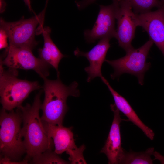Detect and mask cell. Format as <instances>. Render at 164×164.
<instances>
[{
    "instance_id": "cell-2",
    "label": "cell",
    "mask_w": 164,
    "mask_h": 164,
    "mask_svg": "<svg viewBox=\"0 0 164 164\" xmlns=\"http://www.w3.org/2000/svg\"><path fill=\"white\" fill-rule=\"evenodd\" d=\"M43 79L45 97L41 107L42 111L41 120L49 124L62 125L68 109L67 104L68 97H78L80 95L78 84L74 81L69 86L66 85L59 77L54 80L47 78Z\"/></svg>"
},
{
    "instance_id": "cell-20",
    "label": "cell",
    "mask_w": 164,
    "mask_h": 164,
    "mask_svg": "<svg viewBox=\"0 0 164 164\" xmlns=\"http://www.w3.org/2000/svg\"><path fill=\"white\" fill-rule=\"evenodd\" d=\"M7 36L5 32L3 30L0 29V48H7L8 46L7 42Z\"/></svg>"
},
{
    "instance_id": "cell-22",
    "label": "cell",
    "mask_w": 164,
    "mask_h": 164,
    "mask_svg": "<svg viewBox=\"0 0 164 164\" xmlns=\"http://www.w3.org/2000/svg\"><path fill=\"white\" fill-rule=\"evenodd\" d=\"M153 155L154 157L153 160H158L160 161L161 164H164V156L156 151H154Z\"/></svg>"
},
{
    "instance_id": "cell-19",
    "label": "cell",
    "mask_w": 164,
    "mask_h": 164,
    "mask_svg": "<svg viewBox=\"0 0 164 164\" xmlns=\"http://www.w3.org/2000/svg\"><path fill=\"white\" fill-rule=\"evenodd\" d=\"M28 159H24L22 161H15L6 156L0 155V164H26L28 163Z\"/></svg>"
},
{
    "instance_id": "cell-3",
    "label": "cell",
    "mask_w": 164,
    "mask_h": 164,
    "mask_svg": "<svg viewBox=\"0 0 164 164\" xmlns=\"http://www.w3.org/2000/svg\"><path fill=\"white\" fill-rule=\"evenodd\" d=\"M22 118L18 108L15 111L2 108L0 114V151L1 155L19 161L26 149L21 132Z\"/></svg>"
},
{
    "instance_id": "cell-6",
    "label": "cell",
    "mask_w": 164,
    "mask_h": 164,
    "mask_svg": "<svg viewBox=\"0 0 164 164\" xmlns=\"http://www.w3.org/2000/svg\"><path fill=\"white\" fill-rule=\"evenodd\" d=\"M46 9L34 17L15 22H8L0 19V29L5 32L9 46L33 49L37 44L35 39L36 29L39 24L41 27L40 23L43 25Z\"/></svg>"
},
{
    "instance_id": "cell-15",
    "label": "cell",
    "mask_w": 164,
    "mask_h": 164,
    "mask_svg": "<svg viewBox=\"0 0 164 164\" xmlns=\"http://www.w3.org/2000/svg\"><path fill=\"white\" fill-rule=\"evenodd\" d=\"M50 29L43 27L40 33L44 39V45L42 48L38 50L39 58L56 70L57 77H59L58 65L61 60L67 56L63 54L52 40L50 36Z\"/></svg>"
},
{
    "instance_id": "cell-21",
    "label": "cell",
    "mask_w": 164,
    "mask_h": 164,
    "mask_svg": "<svg viewBox=\"0 0 164 164\" xmlns=\"http://www.w3.org/2000/svg\"><path fill=\"white\" fill-rule=\"evenodd\" d=\"M97 0H82L81 1H76L75 3L78 9L81 10L90 5L94 3Z\"/></svg>"
},
{
    "instance_id": "cell-7",
    "label": "cell",
    "mask_w": 164,
    "mask_h": 164,
    "mask_svg": "<svg viewBox=\"0 0 164 164\" xmlns=\"http://www.w3.org/2000/svg\"><path fill=\"white\" fill-rule=\"evenodd\" d=\"M32 50L26 47H17L9 46L6 48L4 59L0 60L3 65L13 69L32 70L44 79L49 75L51 67L39 58L35 57Z\"/></svg>"
},
{
    "instance_id": "cell-1",
    "label": "cell",
    "mask_w": 164,
    "mask_h": 164,
    "mask_svg": "<svg viewBox=\"0 0 164 164\" xmlns=\"http://www.w3.org/2000/svg\"><path fill=\"white\" fill-rule=\"evenodd\" d=\"M42 91L36 96L33 103L19 107L23 123L21 132L26 149L25 159L33 157L48 150L52 149L50 140L39 116Z\"/></svg>"
},
{
    "instance_id": "cell-9",
    "label": "cell",
    "mask_w": 164,
    "mask_h": 164,
    "mask_svg": "<svg viewBox=\"0 0 164 164\" xmlns=\"http://www.w3.org/2000/svg\"><path fill=\"white\" fill-rule=\"evenodd\" d=\"M100 10L96 22L91 29L84 32V38L88 43L104 38H115L116 6L113 3L108 5H100Z\"/></svg>"
},
{
    "instance_id": "cell-16",
    "label": "cell",
    "mask_w": 164,
    "mask_h": 164,
    "mask_svg": "<svg viewBox=\"0 0 164 164\" xmlns=\"http://www.w3.org/2000/svg\"><path fill=\"white\" fill-rule=\"evenodd\" d=\"M153 147L147 149L144 151L127 152L124 150L120 164H152L153 160L151 156L154 151Z\"/></svg>"
},
{
    "instance_id": "cell-26",
    "label": "cell",
    "mask_w": 164,
    "mask_h": 164,
    "mask_svg": "<svg viewBox=\"0 0 164 164\" xmlns=\"http://www.w3.org/2000/svg\"><path fill=\"white\" fill-rule=\"evenodd\" d=\"M162 1L164 2V0H161Z\"/></svg>"
},
{
    "instance_id": "cell-12",
    "label": "cell",
    "mask_w": 164,
    "mask_h": 164,
    "mask_svg": "<svg viewBox=\"0 0 164 164\" xmlns=\"http://www.w3.org/2000/svg\"><path fill=\"white\" fill-rule=\"evenodd\" d=\"M110 39L108 38L100 39L97 44L88 52L81 51L78 47L74 51L75 56L85 57L89 62V66L84 68L88 74L87 82H91L96 77L101 78L102 76L101 67L106 60V54L110 47Z\"/></svg>"
},
{
    "instance_id": "cell-8",
    "label": "cell",
    "mask_w": 164,
    "mask_h": 164,
    "mask_svg": "<svg viewBox=\"0 0 164 164\" xmlns=\"http://www.w3.org/2000/svg\"><path fill=\"white\" fill-rule=\"evenodd\" d=\"M116 6L117 28L115 37L119 46L126 53L133 47L132 42L138 26L136 14L129 3L125 0H113Z\"/></svg>"
},
{
    "instance_id": "cell-25",
    "label": "cell",
    "mask_w": 164,
    "mask_h": 164,
    "mask_svg": "<svg viewBox=\"0 0 164 164\" xmlns=\"http://www.w3.org/2000/svg\"><path fill=\"white\" fill-rule=\"evenodd\" d=\"M48 0H46V4H47V3H48Z\"/></svg>"
},
{
    "instance_id": "cell-13",
    "label": "cell",
    "mask_w": 164,
    "mask_h": 164,
    "mask_svg": "<svg viewBox=\"0 0 164 164\" xmlns=\"http://www.w3.org/2000/svg\"><path fill=\"white\" fill-rule=\"evenodd\" d=\"M43 122V121H42ZM49 139H53L54 152L58 155L64 152L69 155L75 153L78 149L75 144L72 127H66L62 125H52L43 122Z\"/></svg>"
},
{
    "instance_id": "cell-17",
    "label": "cell",
    "mask_w": 164,
    "mask_h": 164,
    "mask_svg": "<svg viewBox=\"0 0 164 164\" xmlns=\"http://www.w3.org/2000/svg\"><path fill=\"white\" fill-rule=\"evenodd\" d=\"M132 6L134 12L140 14L151 11L154 7L159 8L164 4L161 0H125Z\"/></svg>"
},
{
    "instance_id": "cell-5",
    "label": "cell",
    "mask_w": 164,
    "mask_h": 164,
    "mask_svg": "<svg viewBox=\"0 0 164 164\" xmlns=\"http://www.w3.org/2000/svg\"><path fill=\"white\" fill-rule=\"evenodd\" d=\"M153 43L150 39L140 47L133 48L122 57L113 60L106 59L105 62L114 69L111 77L114 79L123 73H129L136 76L139 84L142 85L145 73L151 66V63L146 60Z\"/></svg>"
},
{
    "instance_id": "cell-4",
    "label": "cell",
    "mask_w": 164,
    "mask_h": 164,
    "mask_svg": "<svg viewBox=\"0 0 164 164\" xmlns=\"http://www.w3.org/2000/svg\"><path fill=\"white\" fill-rule=\"evenodd\" d=\"M0 62V96L3 108L9 111L21 105L32 91L41 88L37 81L17 78V69H4Z\"/></svg>"
},
{
    "instance_id": "cell-24",
    "label": "cell",
    "mask_w": 164,
    "mask_h": 164,
    "mask_svg": "<svg viewBox=\"0 0 164 164\" xmlns=\"http://www.w3.org/2000/svg\"><path fill=\"white\" fill-rule=\"evenodd\" d=\"M23 1L25 4L27 6L29 11L31 12H33L31 5L30 0H23Z\"/></svg>"
},
{
    "instance_id": "cell-18",
    "label": "cell",
    "mask_w": 164,
    "mask_h": 164,
    "mask_svg": "<svg viewBox=\"0 0 164 164\" xmlns=\"http://www.w3.org/2000/svg\"><path fill=\"white\" fill-rule=\"evenodd\" d=\"M31 163L37 164H68L52 149H48L31 159Z\"/></svg>"
},
{
    "instance_id": "cell-14",
    "label": "cell",
    "mask_w": 164,
    "mask_h": 164,
    "mask_svg": "<svg viewBox=\"0 0 164 164\" xmlns=\"http://www.w3.org/2000/svg\"><path fill=\"white\" fill-rule=\"evenodd\" d=\"M101 78L111 93L119 110L127 117L129 121L141 129L148 138L153 140L155 136L153 131L142 122L127 100L113 89L103 76Z\"/></svg>"
},
{
    "instance_id": "cell-10",
    "label": "cell",
    "mask_w": 164,
    "mask_h": 164,
    "mask_svg": "<svg viewBox=\"0 0 164 164\" xmlns=\"http://www.w3.org/2000/svg\"><path fill=\"white\" fill-rule=\"evenodd\" d=\"M156 10L136 14L138 26L147 32L164 56V3Z\"/></svg>"
},
{
    "instance_id": "cell-23",
    "label": "cell",
    "mask_w": 164,
    "mask_h": 164,
    "mask_svg": "<svg viewBox=\"0 0 164 164\" xmlns=\"http://www.w3.org/2000/svg\"><path fill=\"white\" fill-rule=\"evenodd\" d=\"M6 3L4 0H0V12L1 13L3 12L6 9Z\"/></svg>"
},
{
    "instance_id": "cell-11",
    "label": "cell",
    "mask_w": 164,
    "mask_h": 164,
    "mask_svg": "<svg viewBox=\"0 0 164 164\" xmlns=\"http://www.w3.org/2000/svg\"><path fill=\"white\" fill-rule=\"evenodd\" d=\"M110 108L114 113V118L108 138L101 152L106 155L108 164H120L124 151L121 146L120 130V124L122 120L120 111L115 104H111Z\"/></svg>"
}]
</instances>
